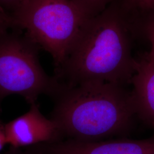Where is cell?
I'll list each match as a JSON object with an SVG mask.
<instances>
[{"instance_id": "obj_8", "label": "cell", "mask_w": 154, "mask_h": 154, "mask_svg": "<svg viewBox=\"0 0 154 154\" xmlns=\"http://www.w3.org/2000/svg\"><path fill=\"white\" fill-rule=\"evenodd\" d=\"M87 16L91 18L105 11L111 0H70Z\"/></svg>"}, {"instance_id": "obj_5", "label": "cell", "mask_w": 154, "mask_h": 154, "mask_svg": "<svg viewBox=\"0 0 154 154\" xmlns=\"http://www.w3.org/2000/svg\"><path fill=\"white\" fill-rule=\"evenodd\" d=\"M26 149L33 154H154V135L140 140L121 138L82 142L65 139Z\"/></svg>"}, {"instance_id": "obj_6", "label": "cell", "mask_w": 154, "mask_h": 154, "mask_svg": "<svg viewBox=\"0 0 154 154\" xmlns=\"http://www.w3.org/2000/svg\"><path fill=\"white\" fill-rule=\"evenodd\" d=\"M5 132L8 144L14 149L64 139L57 125L41 112L37 103L30 105L26 113L5 124Z\"/></svg>"}, {"instance_id": "obj_2", "label": "cell", "mask_w": 154, "mask_h": 154, "mask_svg": "<svg viewBox=\"0 0 154 154\" xmlns=\"http://www.w3.org/2000/svg\"><path fill=\"white\" fill-rule=\"evenodd\" d=\"M128 36L125 22L114 9L88 18L55 78L69 86L88 82L130 84L136 60Z\"/></svg>"}, {"instance_id": "obj_14", "label": "cell", "mask_w": 154, "mask_h": 154, "mask_svg": "<svg viewBox=\"0 0 154 154\" xmlns=\"http://www.w3.org/2000/svg\"><path fill=\"white\" fill-rule=\"evenodd\" d=\"M0 154H33L29 151L25 149V151H22L21 149H14L11 148L9 149L8 151H6L4 153Z\"/></svg>"}, {"instance_id": "obj_15", "label": "cell", "mask_w": 154, "mask_h": 154, "mask_svg": "<svg viewBox=\"0 0 154 154\" xmlns=\"http://www.w3.org/2000/svg\"><path fill=\"white\" fill-rule=\"evenodd\" d=\"M149 41L151 45V48L149 54L146 55V57L151 61L154 63V38H149Z\"/></svg>"}, {"instance_id": "obj_11", "label": "cell", "mask_w": 154, "mask_h": 154, "mask_svg": "<svg viewBox=\"0 0 154 154\" xmlns=\"http://www.w3.org/2000/svg\"><path fill=\"white\" fill-rule=\"evenodd\" d=\"M23 0H0V8L9 13L14 11Z\"/></svg>"}, {"instance_id": "obj_4", "label": "cell", "mask_w": 154, "mask_h": 154, "mask_svg": "<svg viewBox=\"0 0 154 154\" xmlns=\"http://www.w3.org/2000/svg\"><path fill=\"white\" fill-rule=\"evenodd\" d=\"M39 49L17 29L0 31V103L17 94L31 105L40 95L55 98L65 88L64 83L45 72L39 61Z\"/></svg>"}, {"instance_id": "obj_9", "label": "cell", "mask_w": 154, "mask_h": 154, "mask_svg": "<svg viewBox=\"0 0 154 154\" xmlns=\"http://www.w3.org/2000/svg\"><path fill=\"white\" fill-rule=\"evenodd\" d=\"M14 29L11 14L0 8V31Z\"/></svg>"}, {"instance_id": "obj_10", "label": "cell", "mask_w": 154, "mask_h": 154, "mask_svg": "<svg viewBox=\"0 0 154 154\" xmlns=\"http://www.w3.org/2000/svg\"><path fill=\"white\" fill-rule=\"evenodd\" d=\"M128 5L145 11L154 10V0H126Z\"/></svg>"}, {"instance_id": "obj_13", "label": "cell", "mask_w": 154, "mask_h": 154, "mask_svg": "<svg viewBox=\"0 0 154 154\" xmlns=\"http://www.w3.org/2000/svg\"><path fill=\"white\" fill-rule=\"evenodd\" d=\"M147 32L149 38H154V18H152L148 23Z\"/></svg>"}, {"instance_id": "obj_1", "label": "cell", "mask_w": 154, "mask_h": 154, "mask_svg": "<svg viewBox=\"0 0 154 154\" xmlns=\"http://www.w3.org/2000/svg\"><path fill=\"white\" fill-rule=\"evenodd\" d=\"M105 82L66 85L55 97L51 119L64 139L94 142L128 138L137 117L132 91Z\"/></svg>"}, {"instance_id": "obj_7", "label": "cell", "mask_w": 154, "mask_h": 154, "mask_svg": "<svg viewBox=\"0 0 154 154\" xmlns=\"http://www.w3.org/2000/svg\"><path fill=\"white\" fill-rule=\"evenodd\" d=\"M131 83L137 117L154 128V63L146 55L136 60Z\"/></svg>"}, {"instance_id": "obj_3", "label": "cell", "mask_w": 154, "mask_h": 154, "mask_svg": "<svg viewBox=\"0 0 154 154\" xmlns=\"http://www.w3.org/2000/svg\"><path fill=\"white\" fill-rule=\"evenodd\" d=\"M10 14L14 29L51 55L55 77L90 18L70 0H23Z\"/></svg>"}, {"instance_id": "obj_12", "label": "cell", "mask_w": 154, "mask_h": 154, "mask_svg": "<svg viewBox=\"0 0 154 154\" xmlns=\"http://www.w3.org/2000/svg\"><path fill=\"white\" fill-rule=\"evenodd\" d=\"M6 144L8 143L6 136L5 124L0 120V154Z\"/></svg>"}]
</instances>
